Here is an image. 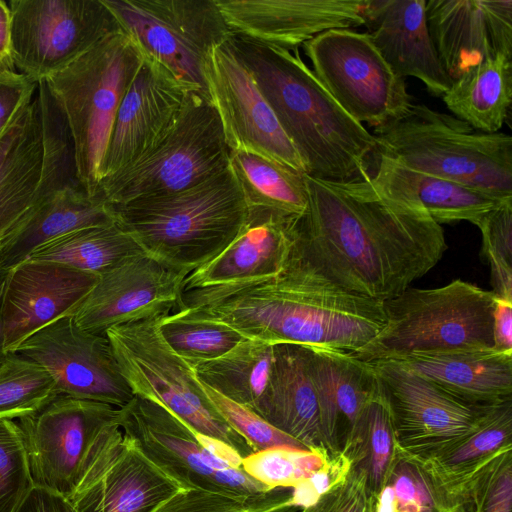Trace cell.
I'll return each mask as SVG.
<instances>
[{
  "mask_svg": "<svg viewBox=\"0 0 512 512\" xmlns=\"http://www.w3.org/2000/svg\"><path fill=\"white\" fill-rule=\"evenodd\" d=\"M192 92L197 91L162 64L144 56L114 120L103 159L100 189L168 136Z\"/></svg>",
  "mask_w": 512,
  "mask_h": 512,
  "instance_id": "cell-18",
  "label": "cell"
},
{
  "mask_svg": "<svg viewBox=\"0 0 512 512\" xmlns=\"http://www.w3.org/2000/svg\"><path fill=\"white\" fill-rule=\"evenodd\" d=\"M373 136L380 154L408 168L512 197L509 134L480 132L451 114L414 104Z\"/></svg>",
  "mask_w": 512,
  "mask_h": 512,
  "instance_id": "cell-5",
  "label": "cell"
},
{
  "mask_svg": "<svg viewBox=\"0 0 512 512\" xmlns=\"http://www.w3.org/2000/svg\"><path fill=\"white\" fill-rule=\"evenodd\" d=\"M112 206L143 252L187 276L220 255L248 217L229 166L188 189Z\"/></svg>",
  "mask_w": 512,
  "mask_h": 512,
  "instance_id": "cell-4",
  "label": "cell"
},
{
  "mask_svg": "<svg viewBox=\"0 0 512 512\" xmlns=\"http://www.w3.org/2000/svg\"><path fill=\"white\" fill-rule=\"evenodd\" d=\"M204 81L231 151L254 152L306 174L302 159L252 73L228 41L209 52L204 63Z\"/></svg>",
  "mask_w": 512,
  "mask_h": 512,
  "instance_id": "cell-17",
  "label": "cell"
},
{
  "mask_svg": "<svg viewBox=\"0 0 512 512\" xmlns=\"http://www.w3.org/2000/svg\"><path fill=\"white\" fill-rule=\"evenodd\" d=\"M228 43L252 73L281 128L302 159L306 175L333 182L370 175L376 139L332 98L292 51L231 34Z\"/></svg>",
  "mask_w": 512,
  "mask_h": 512,
  "instance_id": "cell-3",
  "label": "cell"
},
{
  "mask_svg": "<svg viewBox=\"0 0 512 512\" xmlns=\"http://www.w3.org/2000/svg\"><path fill=\"white\" fill-rule=\"evenodd\" d=\"M98 279L65 264L30 259L7 270L0 302L6 353L77 305Z\"/></svg>",
  "mask_w": 512,
  "mask_h": 512,
  "instance_id": "cell-21",
  "label": "cell"
},
{
  "mask_svg": "<svg viewBox=\"0 0 512 512\" xmlns=\"http://www.w3.org/2000/svg\"><path fill=\"white\" fill-rule=\"evenodd\" d=\"M118 410L59 394L35 414L16 420L24 435L33 484L68 495L92 435Z\"/></svg>",
  "mask_w": 512,
  "mask_h": 512,
  "instance_id": "cell-20",
  "label": "cell"
},
{
  "mask_svg": "<svg viewBox=\"0 0 512 512\" xmlns=\"http://www.w3.org/2000/svg\"><path fill=\"white\" fill-rule=\"evenodd\" d=\"M59 393L49 373L25 357L8 352L0 366V418L35 414Z\"/></svg>",
  "mask_w": 512,
  "mask_h": 512,
  "instance_id": "cell-40",
  "label": "cell"
},
{
  "mask_svg": "<svg viewBox=\"0 0 512 512\" xmlns=\"http://www.w3.org/2000/svg\"><path fill=\"white\" fill-rule=\"evenodd\" d=\"M203 388L219 415L246 440L254 452L272 446L308 449L252 410L225 398L205 385Z\"/></svg>",
  "mask_w": 512,
  "mask_h": 512,
  "instance_id": "cell-44",
  "label": "cell"
},
{
  "mask_svg": "<svg viewBox=\"0 0 512 512\" xmlns=\"http://www.w3.org/2000/svg\"><path fill=\"white\" fill-rule=\"evenodd\" d=\"M512 397L483 406L474 429L465 437L429 457H415L430 473H447L481 462L511 445Z\"/></svg>",
  "mask_w": 512,
  "mask_h": 512,
  "instance_id": "cell-37",
  "label": "cell"
},
{
  "mask_svg": "<svg viewBox=\"0 0 512 512\" xmlns=\"http://www.w3.org/2000/svg\"><path fill=\"white\" fill-rule=\"evenodd\" d=\"M273 363V344L244 338L224 355L192 366L197 379L225 398L254 410Z\"/></svg>",
  "mask_w": 512,
  "mask_h": 512,
  "instance_id": "cell-34",
  "label": "cell"
},
{
  "mask_svg": "<svg viewBox=\"0 0 512 512\" xmlns=\"http://www.w3.org/2000/svg\"><path fill=\"white\" fill-rule=\"evenodd\" d=\"M311 353L312 349L303 345L273 344L270 376L253 410L308 449L324 448L311 375Z\"/></svg>",
  "mask_w": 512,
  "mask_h": 512,
  "instance_id": "cell-27",
  "label": "cell"
},
{
  "mask_svg": "<svg viewBox=\"0 0 512 512\" xmlns=\"http://www.w3.org/2000/svg\"><path fill=\"white\" fill-rule=\"evenodd\" d=\"M229 168L248 209L265 210L285 218H299L305 213V174L246 150L231 151Z\"/></svg>",
  "mask_w": 512,
  "mask_h": 512,
  "instance_id": "cell-33",
  "label": "cell"
},
{
  "mask_svg": "<svg viewBox=\"0 0 512 512\" xmlns=\"http://www.w3.org/2000/svg\"><path fill=\"white\" fill-rule=\"evenodd\" d=\"M142 249L118 222L74 230L47 241L27 259L65 264L98 276Z\"/></svg>",
  "mask_w": 512,
  "mask_h": 512,
  "instance_id": "cell-35",
  "label": "cell"
},
{
  "mask_svg": "<svg viewBox=\"0 0 512 512\" xmlns=\"http://www.w3.org/2000/svg\"><path fill=\"white\" fill-rule=\"evenodd\" d=\"M115 222L114 208L103 195L91 196L82 186L67 188L31 205L0 244V269L7 271L26 260L49 240Z\"/></svg>",
  "mask_w": 512,
  "mask_h": 512,
  "instance_id": "cell-28",
  "label": "cell"
},
{
  "mask_svg": "<svg viewBox=\"0 0 512 512\" xmlns=\"http://www.w3.org/2000/svg\"><path fill=\"white\" fill-rule=\"evenodd\" d=\"M186 274L145 252L131 255L99 279L91 291L64 315L83 330L105 334L125 323L179 309Z\"/></svg>",
  "mask_w": 512,
  "mask_h": 512,
  "instance_id": "cell-19",
  "label": "cell"
},
{
  "mask_svg": "<svg viewBox=\"0 0 512 512\" xmlns=\"http://www.w3.org/2000/svg\"><path fill=\"white\" fill-rule=\"evenodd\" d=\"M118 422L144 455L185 489L236 498L272 492L242 468H231L206 451L197 441V431L156 401L135 394L119 408Z\"/></svg>",
  "mask_w": 512,
  "mask_h": 512,
  "instance_id": "cell-14",
  "label": "cell"
},
{
  "mask_svg": "<svg viewBox=\"0 0 512 512\" xmlns=\"http://www.w3.org/2000/svg\"><path fill=\"white\" fill-rule=\"evenodd\" d=\"M143 59L134 41L120 31L45 79L67 120L78 177L91 196L102 195L101 169L114 120Z\"/></svg>",
  "mask_w": 512,
  "mask_h": 512,
  "instance_id": "cell-7",
  "label": "cell"
},
{
  "mask_svg": "<svg viewBox=\"0 0 512 512\" xmlns=\"http://www.w3.org/2000/svg\"><path fill=\"white\" fill-rule=\"evenodd\" d=\"M304 180L308 206L292 224L285 271L383 302L429 272L448 247L441 225L420 205L386 192L370 175Z\"/></svg>",
  "mask_w": 512,
  "mask_h": 512,
  "instance_id": "cell-1",
  "label": "cell"
},
{
  "mask_svg": "<svg viewBox=\"0 0 512 512\" xmlns=\"http://www.w3.org/2000/svg\"><path fill=\"white\" fill-rule=\"evenodd\" d=\"M495 297L460 279L433 289L408 287L383 301L384 325L352 355L372 362L413 353L494 350Z\"/></svg>",
  "mask_w": 512,
  "mask_h": 512,
  "instance_id": "cell-6",
  "label": "cell"
},
{
  "mask_svg": "<svg viewBox=\"0 0 512 512\" xmlns=\"http://www.w3.org/2000/svg\"><path fill=\"white\" fill-rule=\"evenodd\" d=\"M159 332L191 367L224 355L245 338L223 323L197 318L181 309L160 318Z\"/></svg>",
  "mask_w": 512,
  "mask_h": 512,
  "instance_id": "cell-39",
  "label": "cell"
},
{
  "mask_svg": "<svg viewBox=\"0 0 512 512\" xmlns=\"http://www.w3.org/2000/svg\"><path fill=\"white\" fill-rule=\"evenodd\" d=\"M367 32L389 66L402 78L414 77L440 97L451 87L432 41L426 0H368Z\"/></svg>",
  "mask_w": 512,
  "mask_h": 512,
  "instance_id": "cell-24",
  "label": "cell"
},
{
  "mask_svg": "<svg viewBox=\"0 0 512 512\" xmlns=\"http://www.w3.org/2000/svg\"><path fill=\"white\" fill-rule=\"evenodd\" d=\"M371 179L386 192L420 205L438 224L476 222L512 197L420 172L377 152Z\"/></svg>",
  "mask_w": 512,
  "mask_h": 512,
  "instance_id": "cell-30",
  "label": "cell"
},
{
  "mask_svg": "<svg viewBox=\"0 0 512 512\" xmlns=\"http://www.w3.org/2000/svg\"><path fill=\"white\" fill-rule=\"evenodd\" d=\"M161 317L114 326L105 333L134 394L158 402L195 431L226 442L243 457L254 452L216 411L193 368L162 338Z\"/></svg>",
  "mask_w": 512,
  "mask_h": 512,
  "instance_id": "cell-8",
  "label": "cell"
},
{
  "mask_svg": "<svg viewBox=\"0 0 512 512\" xmlns=\"http://www.w3.org/2000/svg\"><path fill=\"white\" fill-rule=\"evenodd\" d=\"M273 492V491H272ZM236 498L206 490L187 489L160 505L153 512H278L286 497Z\"/></svg>",
  "mask_w": 512,
  "mask_h": 512,
  "instance_id": "cell-45",
  "label": "cell"
},
{
  "mask_svg": "<svg viewBox=\"0 0 512 512\" xmlns=\"http://www.w3.org/2000/svg\"><path fill=\"white\" fill-rule=\"evenodd\" d=\"M15 70L11 56V13L7 2L0 0V72Z\"/></svg>",
  "mask_w": 512,
  "mask_h": 512,
  "instance_id": "cell-53",
  "label": "cell"
},
{
  "mask_svg": "<svg viewBox=\"0 0 512 512\" xmlns=\"http://www.w3.org/2000/svg\"><path fill=\"white\" fill-rule=\"evenodd\" d=\"M297 218L248 209L238 237L216 258L190 273L183 290L238 285L283 273L292 248V224Z\"/></svg>",
  "mask_w": 512,
  "mask_h": 512,
  "instance_id": "cell-25",
  "label": "cell"
},
{
  "mask_svg": "<svg viewBox=\"0 0 512 512\" xmlns=\"http://www.w3.org/2000/svg\"><path fill=\"white\" fill-rule=\"evenodd\" d=\"M196 438L198 443L215 458L226 463L231 468H241L243 456L231 445L199 432H196Z\"/></svg>",
  "mask_w": 512,
  "mask_h": 512,
  "instance_id": "cell-52",
  "label": "cell"
},
{
  "mask_svg": "<svg viewBox=\"0 0 512 512\" xmlns=\"http://www.w3.org/2000/svg\"><path fill=\"white\" fill-rule=\"evenodd\" d=\"M184 490L144 455L117 414L92 435L66 497L77 512H153Z\"/></svg>",
  "mask_w": 512,
  "mask_h": 512,
  "instance_id": "cell-12",
  "label": "cell"
},
{
  "mask_svg": "<svg viewBox=\"0 0 512 512\" xmlns=\"http://www.w3.org/2000/svg\"><path fill=\"white\" fill-rule=\"evenodd\" d=\"M512 469L511 459L494 476L484 504L483 512H511Z\"/></svg>",
  "mask_w": 512,
  "mask_h": 512,
  "instance_id": "cell-50",
  "label": "cell"
},
{
  "mask_svg": "<svg viewBox=\"0 0 512 512\" xmlns=\"http://www.w3.org/2000/svg\"><path fill=\"white\" fill-rule=\"evenodd\" d=\"M37 85L15 70L0 72V136L18 112L33 100Z\"/></svg>",
  "mask_w": 512,
  "mask_h": 512,
  "instance_id": "cell-48",
  "label": "cell"
},
{
  "mask_svg": "<svg viewBox=\"0 0 512 512\" xmlns=\"http://www.w3.org/2000/svg\"><path fill=\"white\" fill-rule=\"evenodd\" d=\"M391 361L468 404L512 397V354L495 350L413 353Z\"/></svg>",
  "mask_w": 512,
  "mask_h": 512,
  "instance_id": "cell-29",
  "label": "cell"
},
{
  "mask_svg": "<svg viewBox=\"0 0 512 512\" xmlns=\"http://www.w3.org/2000/svg\"><path fill=\"white\" fill-rule=\"evenodd\" d=\"M492 337L495 351L512 354V301L495 297Z\"/></svg>",
  "mask_w": 512,
  "mask_h": 512,
  "instance_id": "cell-51",
  "label": "cell"
},
{
  "mask_svg": "<svg viewBox=\"0 0 512 512\" xmlns=\"http://www.w3.org/2000/svg\"><path fill=\"white\" fill-rule=\"evenodd\" d=\"M396 438L390 411L380 392L364 407L342 451L361 468L375 495L381 488L396 454Z\"/></svg>",
  "mask_w": 512,
  "mask_h": 512,
  "instance_id": "cell-36",
  "label": "cell"
},
{
  "mask_svg": "<svg viewBox=\"0 0 512 512\" xmlns=\"http://www.w3.org/2000/svg\"><path fill=\"white\" fill-rule=\"evenodd\" d=\"M373 512H452L420 462L398 448L380 490L373 495Z\"/></svg>",
  "mask_w": 512,
  "mask_h": 512,
  "instance_id": "cell-38",
  "label": "cell"
},
{
  "mask_svg": "<svg viewBox=\"0 0 512 512\" xmlns=\"http://www.w3.org/2000/svg\"><path fill=\"white\" fill-rule=\"evenodd\" d=\"M312 71L355 121L375 128L406 116L413 98L368 33L330 29L302 45Z\"/></svg>",
  "mask_w": 512,
  "mask_h": 512,
  "instance_id": "cell-10",
  "label": "cell"
},
{
  "mask_svg": "<svg viewBox=\"0 0 512 512\" xmlns=\"http://www.w3.org/2000/svg\"><path fill=\"white\" fill-rule=\"evenodd\" d=\"M180 309L223 323L248 339L353 354L385 322L383 302L308 281L278 276L182 291Z\"/></svg>",
  "mask_w": 512,
  "mask_h": 512,
  "instance_id": "cell-2",
  "label": "cell"
},
{
  "mask_svg": "<svg viewBox=\"0 0 512 512\" xmlns=\"http://www.w3.org/2000/svg\"><path fill=\"white\" fill-rule=\"evenodd\" d=\"M230 153L215 108L192 92L168 136L100 193L111 205L173 194L225 170Z\"/></svg>",
  "mask_w": 512,
  "mask_h": 512,
  "instance_id": "cell-9",
  "label": "cell"
},
{
  "mask_svg": "<svg viewBox=\"0 0 512 512\" xmlns=\"http://www.w3.org/2000/svg\"><path fill=\"white\" fill-rule=\"evenodd\" d=\"M311 349L322 445L337 453L364 407L378 394V381L369 362L349 353Z\"/></svg>",
  "mask_w": 512,
  "mask_h": 512,
  "instance_id": "cell-26",
  "label": "cell"
},
{
  "mask_svg": "<svg viewBox=\"0 0 512 512\" xmlns=\"http://www.w3.org/2000/svg\"><path fill=\"white\" fill-rule=\"evenodd\" d=\"M475 225L482 235L481 258L490 267L491 292L512 301V199L488 211Z\"/></svg>",
  "mask_w": 512,
  "mask_h": 512,
  "instance_id": "cell-42",
  "label": "cell"
},
{
  "mask_svg": "<svg viewBox=\"0 0 512 512\" xmlns=\"http://www.w3.org/2000/svg\"><path fill=\"white\" fill-rule=\"evenodd\" d=\"M351 465L350 458L342 450L330 453L321 468L293 487L290 497L281 502V510L304 509L314 505L323 494L347 474Z\"/></svg>",
  "mask_w": 512,
  "mask_h": 512,
  "instance_id": "cell-47",
  "label": "cell"
},
{
  "mask_svg": "<svg viewBox=\"0 0 512 512\" xmlns=\"http://www.w3.org/2000/svg\"><path fill=\"white\" fill-rule=\"evenodd\" d=\"M41 165L42 126L35 94L0 136V244L31 207Z\"/></svg>",
  "mask_w": 512,
  "mask_h": 512,
  "instance_id": "cell-31",
  "label": "cell"
},
{
  "mask_svg": "<svg viewBox=\"0 0 512 512\" xmlns=\"http://www.w3.org/2000/svg\"><path fill=\"white\" fill-rule=\"evenodd\" d=\"M5 273H6V271H3L0 269V302H1V295H2ZM6 354L7 353L4 349V339H3L2 325H1V319H0V366L3 363V361L6 357Z\"/></svg>",
  "mask_w": 512,
  "mask_h": 512,
  "instance_id": "cell-54",
  "label": "cell"
},
{
  "mask_svg": "<svg viewBox=\"0 0 512 512\" xmlns=\"http://www.w3.org/2000/svg\"><path fill=\"white\" fill-rule=\"evenodd\" d=\"M391 414L397 448L418 458L456 443L477 424L483 406L468 404L391 360L372 361Z\"/></svg>",
  "mask_w": 512,
  "mask_h": 512,
  "instance_id": "cell-16",
  "label": "cell"
},
{
  "mask_svg": "<svg viewBox=\"0 0 512 512\" xmlns=\"http://www.w3.org/2000/svg\"><path fill=\"white\" fill-rule=\"evenodd\" d=\"M13 512H77V510L65 495L33 484Z\"/></svg>",
  "mask_w": 512,
  "mask_h": 512,
  "instance_id": "cell-49",
  "label": "cell"
},
{
  "mask_svg": "<svg viewBox=\"0 0 512 512\" xmlns=\"http://www.w3.org/2000/svg\"><path fill=\"white\" fill-rule=\"evenodd\" d=\"M11 56L36 83L121 27L102 0H11Z\"/></svg>",
  "mask_w": 512,
  "mask_h": 512,
  "instance_id": "cell-13",
  "label": "cell"
},
{
  "mask_svg": "<svg viewBox=\"0 0 512 512\" xmlns=\"http://www.w3.org/2000/svg\"><path fill=\"white\" fill-rule=\"evenodd\" d=\"M300 512H373V493L365 472L352 464L339 482Z\"/></svg>",
  "mask_w": 512,
  "mask_h": 512,
  "instance_id": "cell-46",
  "label": "cell"
},
{
  "mask_svg": "<svg viewBox=\"0 0 512 512\" xmlns=\"http://www.w3.org/2000/svg\"><path fill=\"white\" fill-rule=\"evenodd\" d=\"M142 54L209 99L204 63L231 36L215 0H102ZM210 101V100H209Z\"/></svg>",
  "mask_w": 512,
  "mask_h": 512,
  "instance_id": "cell-11",
  "label": "cell"
},
{
  "mask_svg": "<svg viewBox=\"0 0 512 512\" xmlns=\"http://www.w3.org/2000/svg\"><path fill=\"white\" fill-rule=\"evenodd\" d=\"M426 18L452 81L485 59L512 57V0H426Z\"/></svg>",
  "mask_w": 512,
  "mask_h": 512,
  "instance_id": "cell-23",
  "label": "cell"
},
{
  "mask_svg": "<svg viewBox=\"0 0 512 512\" xmlns=\"http://www.w3.org/2000/svg\"><path fill=\"white\" fill-rule=\"evenodd\" d=\"M368 0H215L232 34L287 50L330 29L365 24Z\"/></svg>",
  "mask_w": 512,
  "mask_h": 512,
  "instance_id": "cell-22",
  "label": "cell"
},
{
  "mask_svg": "<svg viewBox=\"0 0 512 512\" xmlns=\"http://www.w3.org/2000/svg\"><path fill=\"white\" fill-rule=\"evenodd\" d=\"M11 352L44 368L59 394L117 408L127 405L135 395L107 336L81 329L69 315L38 329Z\"/></svg>",
  "mask_w": 512,
  "mask_h": 512,
  "instance_id": "cell-15",
  "label": "cell"
},
{
  "mask_svg": "<svg viewBox=\"0 0 512 512\" xmlns=\"http://www.w3.org/2000/svg\"><path fill=\"white\" fill-rule=\"evenodd\" d=\"M33 485L23 432L0 418V512H13Z\"/></svg>",
  "mask_w": 512,
  "mask_h": 512,
  "instance_id": "cell-43",
  "label": "cell"
},
{
  "mask_svg": "<svg viewBox=\"0 0 512 512\" xmlns=\"http://www.w3.org/2000/svg\"><path fill=\"white\" fill-rule=\"evenodd\" d=\"M329 454L322 447L272 446L243 457L241 468L269 491L293 488L321 468Z\"/></svg>",
  "mask_w": 512,
  "mask_h": 512,
  "instance_id": "cell-41",
  "label": "cell"
},
{
  "mask_svg": "<svg viewBox=\"0 0 512 512\" xmlns=\"http://www.w3.org/2000/svg\"><path fill=\"white\" fill-rule=\"evenodd\" d=\"M442 99L453 116L473 129L499 132L512 102V57L485 59L453 80Z\"/></svg>",
  "mask_w": 512,
  "mask_h": 512,
  "instance_id": "cell-32",
  "label": "cell"
}]
</instances>
